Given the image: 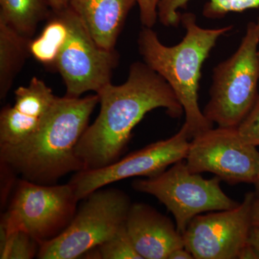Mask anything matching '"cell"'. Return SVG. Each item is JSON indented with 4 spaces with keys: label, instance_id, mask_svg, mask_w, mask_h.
Segmentation results:
<instances>
[{
    "label": "cell",
    "instance_id": "21",
    "mask_svg": "<svg viewBox=\"0 0 259 259\" xmlns=\"http://www.w3.org/2000/svg\"><path fill=\"white\" fill-rule=\"evenodd\" d=\"M237 130L245 143L255 147L259 146V95L251 110Z\"/></svg>",
    "mask_w": 259,
    "mask_h": 259
},
{
    "label": "cell",
    "instance_id": "12",
    "mask_svg": "<svg viewBox=\"0 0 259 259\" xmlns=\"http://www.w3.org/2000/svg\"><path fill=\"white\" fill-rule=\"evenodd\" d=\"M57 96L42 80L33 77L19 87L15 102L0 113V146H15L36 134L50 115Z\"/></svg>",
    "mask_w": 259,
    "mask_h": 259
},
{
    "label": "cell",
    "instance_id": "6",
    "mask_svg": "<svg viewBox=\"0 0 259 259\" xmlns=\"http://www.w3.org/2000/svg\"><path fill=\"white\" fill-rule=\"evenodd\" d=\"M79 199L69 183L40 185L18 181L1 223L8 232L28 233L39 245L60 235L72 221Z\"/></svg>",
    "mask_w": 259,
    "mask_h": 259
},
{
    "label": "cell",
    "instance_id": "26",
    "mask_svg": "<svg viewBox=\"0 0 259 259\" xmlns=\"http://www.w3.org/2000/svg\"><path fill=\"white\" fill-rule=\"evenodd\" d=\"M248 242L259 252V228L252 227Z\"/></svg>",
    "mask_w": 259,
    "mask_h": 259
},
{
    "label": "cell",
    "instance_id": "5",
    "mask_svg": "<svg viewBox=\"0 0 259 259\" xmlns=\"http://www.w3.org/2000/svg\"><path fill=\"white\" fill-rule=\"evenodd\" d=\"M83 200L67 228L40 245L37 258H81L125 226L132 205L128 195L117 189H100Z\"/></svg>",
    "mask_w": 259,
    "mask_h": 259
},
{
    "label": "cell",
    "instance_id": "4",
    "mask_svg": "<svg viewBox=\"0 0 259 259\" xmlns=\"http://www.w3.org/2000/svg\"><path fill=\"white\" fill-rule=\"evenodd\" d=\"M259 18L248 24L236 52L213 69L209 100L203 113L218 127H237L258 97Z\"/></svg>",
    "mask_w": 259,
    "mask_h": 259
},
{
    "label": "cell",
    "instance_id": "9",
    "mask_svg": "<svg viewBox=\"0 0 259 259\" xmlns=\"http://www.w3.org/2000/svg\"><path fill=\"white\" fill-rule=\"evenodd\" d=\"M185 159L190 171L210 172L229 185L254 184L259 176V151L241 139L237 127H212L197 135Z\"/></svg>",
    "mask_w": 259,
    "mask_h": 259
},
{
    "label": "cell",
    "instance_id": "27",
    "mask_svg": "<svg viewBox=\"0 0 259 259\" xmlns=\"http://www.w3.org/2000/svg\"><path fill=\"white\" fill-rule=\"evenodd\" d=\"M252 225L259 228V198L255 197L252 209Z\"/></svg>",
    "mask_w": 259,
    "mask_h": 259
},
{
    "label": "cell",
    "instance_id": "18",
    "mask_svg": "<svg viewBox=\"0 0 259 259\" xmlns=\"http://www.w3.org/2000/svg\"><path fill=\"white\" fill-rule=\"evenodd\" d=\"M191 0H161L158 19L165 26L176 27L181 22L180 9ZM259 8V0H208L203 8V15L209 19H221L231 13H243Z\"/></svg>",
    "mask_w": 259,
    "mask_h": 259
},
{
    "label": "cell",
    "instance_id": "30",
    "mask_svg": "<svg viewBox=\"0 0 259 259\" xmlns=\"http://www.w3.org/2000/svg\"><path fill=\"white\" fill-rule=\"evenodd\" d=\"M258 63H259V50L258 51Z\"/></svg>",
    "mask_w": 259,
    "mask_h": 259
},
{
    "label": "cell",
    "instance_id": "10",
    "mask_svg": "<svg viewBox=\"0 0 259 259\" xmlns=\"http://www.w3.org/2000/svg\"><path fill=\"white\" fill-rule=\"evenodd\" d=\"M190 139L184 124L169 139L148 145L109 166L76 172L69 184L80 201L95 191L125 179L156 176L176 162L185 159Z\"/></svg>",
    "mask_w": 259,
    "mask_h": 259
},
{
    "label": "cell",
    "instance_id": "29",
    "mask_svg": "<svg viewBox=\"0 0 259 259\" xmlns=\"http://www.w3.org/2000/svg\"><path fill=\"white\" fill-rule=\"evenodd\" d=\"M255 185V197H257V198H259V176L258 180H256V182L254 183Z\"/></svg>",
    "mask_w": 259,
    "mask_h": 259
},
{
    "label": "cell",
    "instance_id": "16",
    "mask_svg": "<svg viewBox=\"0 0 259 259\" xmlns=\"http://www.w3.org/2000/svg\"><path fill=\"white\" fill-rule=\"evenodd\" d=\"M51 12L49 0H0V20L30 38Z\"/></svg>",
    "mask_w": 259,
    "mask_h": 259
},
{
    "label": "cell",
    "instance_id": "1",
    "mask_svg": "<svg viewBox=\"0 0 259 259\" xmlns=\"http://www.w3.org/2000/svg\"><path fill=\"white\" fill-rule=\"evenodd\" d=\"M97 94L100 112L76 146L83 170L103 168L120 159L133 130L148 112L163 108L173 118L185 112L169 84L144 62L131 64L125 83H109Z\"/></svg>",
    "mask_w": 259,
    "mask_h": 259
},
{
    "label": "cell",
    "instance_id": "20",
    "mask_svg": "<svg viewBox=\"0 0 259 259\" xmlns=\"http://www.w3.org/2000/svg\"><path fill=\"white\" fill-rule=\"evenodd\" d=\"M83 256L96 259H143L135 248L126 223L111 238L97 248L89 250Z\"/></svg>",
    "mask_w": 259,
    "mask_h": 259
},
{
    "label": "cell",
    "instance_id": "28",
    "mask_svg": "<svg viewBox=\"0 0 259 259\" xmlns=\"http://www.w3.org/2000/svg\"><path fill=\"white\" fill-rule=\"evenodd\" d=\"M51 8L54 11H59L69 6V0H49Z\"/></svg>",
    "mask_w": 259,
    "mask_h": 259
},
{
    "label": "cell",
    "instance_id": "25",
    "mask_svg": "<svg viewBox=\"0 0 259 259\" xmlns=\"http://www.w3.org/2000/svg\"><path fill=\"white\" fill-rule=\"evenodd\" d=\"M194 256L185 247L177 248L168 255V259H193Z\"/></svg>",
    "mask_w": 259,
    "mask_h": 259
},
{
    "label": "cell",
    "instance_id": "8",
    "mask_svg": "<svg viewBox=\"0 0 259 259\" xmlns=\"http://www.w3.org/2000/svg\"><path fill=\"white\" fill-rule=\"evenodd\" d=\"M69 35L54 69L62 77L66 96L81 97L99 91L111 82L112 71L119 62L118 53L99 47L81 20L69 6L64 9Z\"/></svg>",
    "mask_w": 259,
    "mask_h": 259
},
{
    "label": "cell",
    "instance_id": "14",
    "mask_svg": "<svg viewBox=\"0 0 259 259\" xmlns=\"http://www.w3.org/2000/svg\"><path fill=\"white\" fill-rule=\"evenodd\" d=\"M137 0H69V7L99 47L115 50L130 12Z\"/></svg>",
    "mask_w": 259,
    "mask_h": 259
},
{
    "label": "cell",
    "instance_id": "3",
    "mask_svg": "<svg viewBox=\"0 0 259 259\" xmlns=\"http://www.w3.org/2000/svg\"><path fill=\"white\" fill-rule=\"evenodd\" d=\"M181 23L186 34L177 45H163L156 32L146 27L140 32L138 45L145 64L169 84L183 107L185 125L192 139L213 127L198 103L202 65L218 39L233 26L203 28L197 25L196 15L192 13L181 15Z\"/></svg>",
    "mask_w": 259,
    "mask_h": 259
},
{
    "label": "cell",
    "instance_id": "13",
    "mask_svg": "<svg viewBox=\"0 0 259 259\" xmlns=\"http://www.w3.org/2000/svg\"><path fill=\"white\" fill-rule=\"evenodd\" d=\"M126 228L143 259H168L173 250L185 247L176 225L148 204H132Z\"/></svg>",
    "mask_w": 259,
    "mask_h": 259
},
{
    "label": "cell",
    "instance_id": "7",
    "mask_svg": "<svg viewBox=\"0 0 259 259\" xmlns=\"http://www.w3.org/2000/svg\"><path fill=\"white\" fill-rule=\"evenodd\" d=\"M221 181L217 176L206 180L190 171L182 159L156 176L134 181L132 185L135 190L151 194L160 201L173 214L177 230L182 235L198 214L239 205L223 192Z\"/></svg>",
    "mask_w": 259,
    "mask_h": 259
},
{
    "label": "cell",
    "instance_id": "11",
    "mask_svg": "<svg viewBox=\"0 0 259 259\" xmlns=\"http://www.w3.org/2000/svg\"><path fill=\"white\" fill-rule=\"evenodd\" d=\"M255 198L254 192H248L236 208L194 217L182 234L185 248L196 259L238 258L253 227Z\"/></svg>",
    "mask_w": 259,
    "mask_h": 259
},
{
    "label": "cell",
    "instance_id": "23",
    "mask_svg": "<svg viewBox=\"0 0 259 259\" xmlns=\"http://www.w3.org/2000/svg\"><path fill=\"white\" fill-rule=\"evenodd\" d=\"M1 204L5 206L8 201V196L10 195L12 190L15 188L17 182L15 178L18 175L15 173L9 166L4 163L1 165Z\"/></svg>",
    "mask_w": 259,
    "mask_h": 259
},
{
    "label": "cell",
    "instance_id": "2",
    "mask_svg": "<svg viewBox=\"0 0 259 259\" xmlns=\"http://www.w3.org/2000/svg\"><path fill=\"white\" fill-rule=\"evenodd\" d=\"M99 104L96 95L57 97L45 123L30 139L15 146H0V162L23 180L55 185L70 173L83 171L76 150Z\"/></svg>",
    "mask_w": 259,
    "mask_h": 259
},
{
    "label": "cell",
    "instance_id": "17",
    "mask_svg": "<svg viewBox=\"0 0 259 259\" xmlns=\"http://www.w3.org/2000/svg\"><path fill=\"white\" fill-rule=\"evenodd\" d=\"M68 35L69 28L64 9L59 11L52 10L40 35L30 39V56L44 66L55 67L58 56Z\"/></svg>",
    "mask_w": 259,
    "mask_h": 259
},
{
    "label": "cell",
    "instance_id": "24",
    "mask_svg": "<svg viewBox=\"0 0 259 259\" xmlns=\"http://www.w3.org/2000/svg\"><path fill=\"white\" fill-rule=\"evenodd\" d=\"M237 258L259 259V252L248 242L240 250Z\"/></svg>",
    "mask_w": 259,
    "mask_h": 259
},
{
    "label": "cell",
    "instance_id": "22",
    "mask_svg": "<svg viewBox=\"0 0 259 259\" xmlns=\"http://www.w3.org/2000/svg\"><path fill=\"white\" fill-rule=\"evenodd\" d=\"M161 0H137L140 19L144 27L152 28L158 20V7Z\"/></svg>",
    "mask_w": 259,
    "mask_h": 259
},
{
    "label": "cell",
    "instance_id": "15",
    "mask_svg": "<svg viewBox=\"0 0 259 259\" xmlns=\"http://www.w3.org/2000/svg\"><path fill=\"white\" fill-rule=\"evenodd\" d=\"M30 37L0 20V99L5 100L25 61L30 56Z\"/></svg>",
    "mask_w": 259,
    "mask_h": 259
},
{
    "label": "cell",
    "instance_id": "19",
    "mask_svg": "<svg viewBox=\"0 0 259 259\" xmlns=\"http://www.w3.org/2000/svg\"><path fill=\"white\" fill-rule=\"evenodd\" d=\"M40 245L28 233L8 232L0 224V258L31 259L37 256Z\"/></svg>",
    "mask_w": 259,
    "mask_h": 259
}]
</instances>
